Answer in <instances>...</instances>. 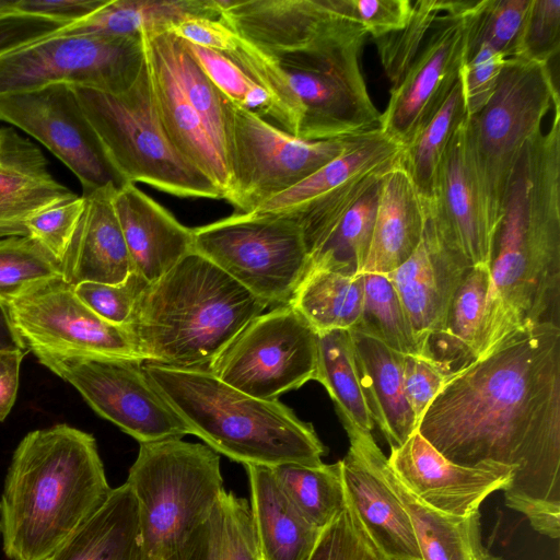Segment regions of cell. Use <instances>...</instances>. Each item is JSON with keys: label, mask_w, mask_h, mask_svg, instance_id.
Listing matches in <instances>:
<instances>
[{"label": "cell", "mask_w": 560, "mask_h": 560, "mask_svg": "<svg viewBox=\"0 0 560 560\" xmlns=\"http://www.w3.org/2000/svg\"><path fill=\"white\" fill-rule=\"evenodd\" d=\"M366 37L354 23L316 49L277 59L303 108L299 138L326 141L380 130L381 112L361 70Z\"/></svg>", "instance_id": "10"}, {"label": "cell", "mask_w": 560, "mask_h": 560, "mask_svg": "<svg viewBox=\"0 0 560 560\" xmlns=\"http://www.w3.org/2000/svg\"><path fill=\"white\" fill-rule=\"evenodd\" d=\"M183 42L187 51L223 95L233 104L271 120L270 98L234 61L222 52Z\"/></svg>", "instance_id": "46"}, {"label": "cell", "mask_w": 560, "mask_h": 560, "mask_svg": "<svg viewBox=\"0 0 560 560\" xmlns=\"http://www.w3.org/2000/svg\"><path fill=\"white\" fill-rule=\"evenodd\" d=\"M401 151L381 129L359 136L338 158L250 213H292L358 176L388 170L399 160Z\"/></svg>", "instance_id": "31"}, {"label": "cell", "mask_w": 560, "mask_h": 560, "mask_svg": "<svg viewBox=\"0 0 560 560\" xmlns=\"http://www.w3.org/2000/svg\"><path fill=\"white\" fill-rule=\"evenodd\" d=\"M107 186L85 197V210L61 262L62 279L73 285L83 281L120 283L133 271Z\"/></svg>", "instance_id": "25"}, {"label": "cell", "mask_w": 560, "mask_h": 560, "mask_svg": "<svg viewBox=\"0 0 560 560\" xmlns=\"http://www.w3.org/2000/svg\"><path fill=\"white\" fill-rule=\"evenodd\" d=\"M151 560L143 547L136 497L125 482L49 558Z\"/></svg>", "instance_id": "30"}, {"label": "cell", "mask_w": 560, "mask_h": 560, "mask_svg": "<svg viewBox=\"0 0 560 560\" xmlns=\"http://www.w3.org/2000/svg\"><path fill=\"white\" fill-rule=\"evenodd\" d=\"M417 431L462 466L514 469L505 504L538 533L560 520V326L521 329L456 372Z\"/></svg>", "instance_id": "1"}, {"label": "cell", "mask_w": 560, "mask_h": 560, "mask_svg": "<svg viewBox=\"0 0 560 560\" xmlns=\"http://www.w3.org/2000/svg\"><path fill=\"white\" fill-rule=\"evenodd\" d=\"M343 12L373 39L401 30L412 12L411 0H340Z\"/></svg>", "instance_id": "52"}, {"label": "cell", "mask_w": 560, "mask_h": 560, "mask_svg": "<svg viewBox=\"0 0 560 560\" xmlns=\"http://www.w3.org/2000/svg\"><path fill=\"white\" fill-rule=\"evenodd\" d=\"M388 464L401 482L431 509L452 517L479 513L483 501L506 489L512 467L486 464L462 466L444 457L418 431L392 448Z\"/></svg>", "instance_id": "20"}, {"label": "cell", "mask_w": 560, "mask_h": 560, "mask_svg": "<svg viewBox=\"0 0 560 560\" xmlns=\"http://www.w3.org/2000/svg\"><path fill=\"white\" fill-rule=\"evenodd\" d=\"M560 51V0H530L517 58L550 63Z\"/></svg>", "instance_id": "50"}, {"label": "cell", "mask_w": 560, "mask_h": 560, "mask_svg": "<svg viewBox=\"0 0 560 560\" xmlns=\"http://www.w3.org/2000/svg\"><path fill=\"white\" fill-rule=\"evenodd\" d=\"M474 560H504L500 556L492 555L483 545L477 550Z\"/></svg>", "instance_id": "59"}, {"label": "cell", "mask_w": 560, "mask_h": 560, "mask_svg": "<svg viewBox=\"0 0 560 560\" xmlns=\"http://www.w3.org/2000/svg\"><path fill=\"white\" fill-rule=\"evenodd\" d=\"M0 121L42 143L78 178L83 194L125 182L108 160L68 83L0 96Z\"/></svg>", "instance_id": "16"}, {"label": "cell", "mask_w": 560, "mask_h": 560, "mask_svg": "<svg viewBox=\"0 0 560 560\" xmlns=\"http://www.w3.org/2000/svg\"><path fill=\"white\" fill-rule=\"evenodd\" d=\"M452 376L423 355H404V389L417 429L425 409Z\"/></svg>", "instance_id": "53"}, {"label": "cell", "mask_w": 560, "mask_h": 560, "mask_svg": "<svg viewBox=\"0 0 560 560\" xmlns=\"http://www.w3.org/2000/svg\"><path fill=\"white\" fill-rule=\"evenodd\" d=\"M350 334L372 420L386 439L389 450L396 448L417 431L404 389L405 354L360 330L351 329Z\"/></svg>", "instance_id": "28"}, {"label": "cell", "mask_w": 560, "mask_h": 560, "mask_svg": "<svg viewBox=\"0 0 560 560\" xmlns=\"http://www.w3.org/2000/svg\"><path fill=\"white\" fill-rule=\"evenodd\" d=\"M94 436L68 424L28 432L15 448L1 503L11 560H46L106 501Z\"/></svg>", "instance_id": "3"}, {"label": "cell", "mask_w": 560, "mask_h": 560, "mask_svg": "<svg viewBox=\"0 0 560 560\" xmlns=\"http://www.w3.org/2000/svg\"><path fill=\"white\" fill-rule=\"evenodd\" d=\"M466 117L467 110L459 78L440 110L415 141L402 149L400 163L411 178L421 201L429 199L432 195L445 148Z\"/></svg>", "instance_id": "39"}, {"label": "cell", "mask_w": 560, "mask_h": 560, "mask_svg": "<svg viewBox=\"0 0 560 560\" xmlns=\"http://www.w3.org/2000/svg\"><path fill=\"white\" fill-rule=\"evenodd\" d=\"M0 311L18 348L35 357H112L143 361L128 325L112 324L90 310L62 278L35 283L0 299Z\"/></svg>", "instance_id": "11"}, {"label": "cell", "mask_w": 560, "mask_h": 560, "mask_svg": "<svg viewBox=\"0 0 560 560\" xmlns=\"http://www.w3.org/2000/svg\"><path fill=\"white\" fill-rule=\"evenodd\" d=\"M168 32L187 43L222 54L232 51L240 38L220 18H186L172 25Z\"/></svg>", "instance_id": "55"}, {"label": "cell", "mask_w": 560, "mask_h": 560, "mask_svg": "<svg viewBox=\"0 0 560 560\" xmlns=\"http://www.w3.org/2000/svg\"><path fill=\"white\" fill-rule=\"evenodd\" d=\"M271 469L294 505L317 527H327L345 509L339 460L319 466L284 464Z\"/></svg>", "instance_id": "38"}, {"label": "cell", "mask_w": 560, "mask_h": 560, "mask_svg": "<svg viewBox=\"0 0 560 560\" xmlns=\"http://www.w3.org/2000/svg\"><path fill=\"white\" fill-rule=\"evenodd\" d=\"M14 235H26L24 224L0 222V238Z\"/></svg>", "instance_id": "58"}, {"label": "cell", "mask_w": 560, "mask_h": 560, "mask_svg": "<svg viewBox=\"0 0 560 560\" xmlns=\"http://www.w3.org/2000/svg\"><path fill=\"white\" fill-rule=\"evenodd\" d=\"M267 307L213 262L191 252L147 285L128 326L143 361L209 370Z\"/></svg>", "instance_id": "4"}, {"label": "cell", "mask_w": 560, "mask_h": 560, "mask_svg": "<svg viewBox=\"0 0 560 560\" xmlns=\"http://www.w3.org/2000/svg\"><path fill=\"white\" fill-rule=\"evenodd\" d=\"M192 250L268 306L289 304L308 268V254L290 213H238L192 229Z\"/></svg>", "instance_id": "9"}, {"label": "cell", "mask_w": 560, "mask_h": 560, "mask_svg": "<svg viewBox=\"0 0 560 560\" xmlns=\"http://www.w3.org/2000/svg\"><path fill=\"white\" fill-rule=\"evenodd\" d=\"M362 301V273L308 269L289 304L320 334L355 328Z\"/></svg>", "instance_id": "35"}, {"label": "cell", "mask_w": 560, "mask_h": 560, "mask_svg": "<svg viewBox=\"0 0 560 560\" xmlns=\"http://www.w3.org/2000/svg\"><path fill=\"white\" fill-rule=\"evenodd\" d=\"M489 272L477 358L521 329L560 326V110L515 165Z\"/></svg>", "instance_id": "2"}, {"label": "cell", "mask_w": 560, "mask_h": 560, "mask_svg": "<svg viewBox=\"0 0 560 560\" xmlns=\"http://www.w3.org/2000/svg\"><path fill=\"white\" fill-rule=\"evenodd\" d=\"M156 34L183 94L226 159L233 103L213 85L180 38L168 31Z\"/></svg>", "instance_id": "37"}, {"label": "cell", "mask_w": 560, "mask_h": 560, "mask_svg": "<svg viewBox=\"0 0 560 560\" xmlns=\"http://www.w3.org/2000/svg\"><path fill=\"white\" fill-rule=\"evenodd\" d=\"M158 389L192 435L230 459L275 468L319 466L326 453L313 425L278 399L245 394L208 370H184L143 361Z\"/></svg>", "instance_id": "5"}, {"label": "cell", "mask_w": 560, "mask_h": 560, "mask_svg": "<svg viewBox=\"0 0 560 560\" xmlns=\"http://www.w3.org/2000/svg\"><path fill=\"white\" fill-rule=\"evenodd\" d=\"M315 381L328 392L346 432H372L374 422L360 383L350 330L318 334Z\"/></svg>", "instance_id": "36"}, {"label": "cell", "mask_w": 560, "mask_h": 560, "mask_svg": "<svg viewBox=\"0 0 560 560\" xmlns=\"http://www.w3.org/2000/svg\"><path fill=\"white\" fill-rule=\"evenodd\" d=\"M220 14L218 0H107L90 16L58 32L67 35L140 36L143 32L168 31L186 18L219 19Z\"/></svg>", "instance_id": "33"}, {"label": "cell", "mask_w": 560, "mask_h": 560, "mask_svg": "<svg viewBox=\"0 0 560 560\" xmlns=\"http://www.w3.org/2000/svg\"><path fill=\"white\" fill-rule=\"evenodd\" d=\"M465 120L445 148L432 195L420 201L425 224L447 248L470 267L489 266L500 224L491 215L478 186Z\"/></svg>", "instance_id": "18"}, {"label": "cell", "mask_w": 560, "mask_h": 560, "mask_svg": "<svg viewBox=\"0 0 560 560\" xmlns=\"http://www.w3.org/2000/svg\"><path fill=\"white\" fill-rule=\"evenodd\" d=\"M350 446L339 460L345 497L383 560H423L412 525L386 483L384 454L372 432H347Z\"/></svg>", "instance_id": "21"}, {"label": "cell", "mask_w": 560, "mask_h": 560, "mask_svg": "<svg viewBox=\"0 0 560 560\" xmlns=\"http://www.w3.org/2000/svg\"><path fill=\"white\" fill-rule=\"evenodd\" d=\"M26 353L18 347L0 348V421L8 417L16 400L20 368Z\"/></svg>", "instance_id": "57"}, {"label": "cell", "mask_w": 560, "mask_h": 560, "mask_svg": "<svg viewBox=\"0 0 560 560\" xmlns=\"http://www.w3.org/2000/svg\"><path fill=\"white\" fill-rule=\"evenodd\" d=\"M126 482L151 560H174L224 491L219 454L182 439L140 443Z\"/></svg>", "instance_id": "6"}, {"label": "cell", "mask_w": 560, "mask_h": 560, "mask_svg": "<svg viewBox=\"0 0 560 560\" xmlns=\"http://www.w3.org/2000/svg\"><path fill=\"white\" fill-rule=\"evenodd\" d=\"M140 35L155 110L167 138L191 165L222 191L224 199L230 183L225 156L183 94L156 32Z\"/></svg>", "instance_id": "23"}, {"label": "cell", "mask_w": 560, "mask_h": 560, "mask_svg": "<svg viewBox=\"0 0 560 560\" xmlns=\"http://www.w3.org/2000/svg\"><path fill=\"white\" fill-rule=\"evenodd\" d=\"M107 0H0V15L22 14L72 24L101 9Z\"/></svg>", "instance_id": "54"}, {"label": "cell", "mask_w": 560, "mask_h": 560, "mask_svg": "<svg viewBox=\"0 0 560 560\" xmlns=\"http://www.w3.org/2000/svg\"><path fill=\"white\" fill-rule=\"evenodd\" d=\"M224 55L268 95L275 125L298 137L303 108L280 62L241 37L236 47Z\"/></svg>", "instance_id": "43"}, {"label": "cell", "mask_w": 560, "mask_h": 560, "mask_svg": "<svg viewBox=\"0 0 560 560\" xmlns=\"http://www.w3.org/2000/svg\"><path fill=\"white\" fill-rule=\"evenodd\" d=\"M112 165L125 183L177 197L223 199L222 191L171 143L158 117L144 65L126 91L72 85Z\"/></svg>", "instance_id": "7"}, {"label": "cell", "mask_w": 560, "mask_h": 560, "mask_svg": "<svg viewBox=\"0 0 560 560\" xmlns=\"http://www.w3.org/2000/svg\"><path fill=\"white\" fill-rule=\"evenodd\" d=\"M530 0H481L472 15L467 50L486 44L505 59L518 56Z\"/></svg>", "instance_id": "44"}, {"label": "cell", "mask_w": 560, "mask_h": 560, "mask_svg": "<svg viewBox=\"0 0 560 560\" xmlns=\"http://www.w3.org/2000/svg\"><path fill=\"white\" fill-rule=\"evenodd\" d=\"M220 19L276 59L318 48L351 24L340 0H218Z\"/></svg>", "instance_id": "19"}, {"label": "cell", "mask_w": 560, "mask_h": 560, "mask_svg": "<svg viewBox=\"0 0 560 560\" xmlns=\"http://www.w3.org/2000/svg\"><path fill=\"white\" fill-rule=\"evenodd\" d=\"M46 560H50V559H46Z\"/></svg>", "instance_id": "61"}, {"label": "cell", "mask_w": 560, "mask_h": 560, "mask_svg": "<svg viewBox=\"0 0 560 560\" xmlns=\"http://www.w3.org/2000/svg\"><path fill=\"white\" fill-rule=\"evenodd\" d=\"M560 109L549 63L506 59L487 104L467 116V147L485 202L500 224L512 173L525 145L541 131L550 108Z\"/></svg>", "instance_id": "8"}, {"label": "cell", "mask_w": 560, "mask_h": 560, "mask_svg": "<svg viewBox=\"0 0 560 560\" xmlns=\"http://www.w3.org/2000/svg\"><path fill=\"white\" fill-rule=\"evenodd\" d=\"M505 58L486 44L467 50L460 70V84L467 116L480 110L493 94Z\"/></svg>", "instance_id": "51"}, {"label": "cell", "mask_w": 560, "mask_h": 560, "mask_svg": "<svg viewBox=\"0 0 560 560\" xmlns=\"http://www.w3.org/2000/svg\"><path fill=\"white\" fill-rule=\"evenodd\" d=\"M149 282L132 271L125 281L116 284L83 281L74 285L78 298L103 319L128 325L136 303Z\"/></svg>", "instance_id": "48"}, {"label": "cell", "mask_w": 560, "mask_h": 560, "mask_svg": "<svg viewBox=\"0 0 560 560\" xmlns=\"http://www.w3.org/2000/svg\"><path fill=\"white\" fill-rule=\"evenodd\" d=\"M423 230V208L399 158L378 183L373 233L361 273L387 275L397 269L416 250Z\"/></svg>", "instance_id": "26"}, {"label": "cell", "mask_w": 560, "mask_h": 560, "mask_svg": "<svg viewBox=\"0 0 560 560\" xmlns=\"http://www.w3.org/2000/svg\"><path fill=\"white\" fill-rule=\"evenodd\" d=\"M489 281L488 265L474 266L466 272L443 330L427 342L420 354L451 375L477 358Z\"/></svg>", "instance_id": "32"}, {"label": "cell", "mask_w": 560, "mask_h": 560, "mask_svg": "<svg viewBox=\"0 0 560 560\" xmlns=\"http://www.w3.org/2000/svg\"><path fill=\"white\" fill-rule=\"evenodd\" d=\"M261 560H310L323 530L291 501L269 467L244 466Z\"/></svg>", "instance_id": "27"}, {"label": "cell", "mask_w": 560, "mask_h": 560, "mask_svg": "<svg viewBox=\"0 0 560 560\" xmlns=\"http://www.w3.org/2000/svg\"><path fill=\"white\" fill-rule=\"evenodd\" d=\"M174 560H261L248 501L224 490Z\"/></svg>", "instance_id": "34"}, {"label": "cell", "mask_w": 560, "mask_h": 560, "mask_svg": "<svg viewBox=\"0 0 560 560\" xmlns=\"http://www.w3.org/2000/svg\"><path fill=\"white\" fill-rule=\"evenodd\" d=\"M113 205L133 271L152 283L192 250V229L133 183L115 188Z\"/></svg>", "instance_id": "24"}, {"label": "cell", "mask_w": 560, "mask_h": 560, "mask_svg": "<svg viewBox=\"0 0 560 560\" xmlns=\"http://www.w3.org/2000/svg\"><path fill=\"white\" fill-rule=\"evenodd\" d=\"M480 3L442 15L402 79L390 88L380 129L402 149L415 141L459 81L472 15Z\"/></svg>", "instance_id": "17"}, {"label": "cell", "mask_w": 560, "mask_h": 560, "mask_svg": "<svg viewBox=\"0 0 560 560\" xmlns=\"http://www.w3.org/2000/svg\"><path fill=\"white\" fill-rule=\"evenodd\" d=\"M69 24L39 16L0 15V55L49 36Z\"/></svg>", "instance_id": "56"}, {"label": "cell", "mask_w": 560, "mask_h": 560, "mask_svg": "<svg viewBox=\"0 0 560 560\" xmlns=\"http://www.w3.org/2000/svg\"><path fill=\"white\" fill-rule=\"evenodd\" d=\"M470 268L424 222L416 250L385 275L401 301L420 354L427 342L443 330L453 298Z\"/></svg>", "instance_id": "22"}, {"label": "cell", "mask_w": 560, "mask_h": 560, "mask_svg": "<svg viewBox=\"0 0 560 560\" xmlns=\"http://www.w3.org/2000/svg\"><path fill=\"white\" fill-rule=\"evenodd\" d=\"M84 210L85 197L72 192L27 218L26 235L61 265Z\"/></svg>", "instance_id": "47"}, {"label": "cell", "mask_w": 560, "mask_h": 560, "mask_svg": "<svg viewBox=\"0 0 560 560\" xmlns=\"http://www.w3.org/2000/svg\"><path fill=\"white\" fill-rule=\"evenodd\" d=\"M310 560H383L346 500L341 513L323 530Z\"/></svg>", "instance_id": "49"}, {"label": "cell", "mask_w": 560, "mask_h": 560, "mask_svg": "<svg viewBox=\"0 0 560 560\" xmlns=\"http://www.w3.org/2000/svg\"><path fill=\"white\" fill-rule=\"evenodd\" d=\"M472 4L474 0L412 1L410 19L401 30L373 39L390 88L402 79L440 18L451 12L467 11Z\"/></svg>", "instance_id": "41"}, {"label": "cell", "mask_w": 560, "mask_h": 560, "mask_svg": "<svg viewBox=\"0 0 560 560\" xmlns=\"http://www.w3.org/2000/svg\"><path fill=\"white\" fill-rule=\"evenodd\" d=\"M70 383L101 417L139 443L191 434L143 369V361L112 357L38 355Z\"/></svg>", "instance_id": "15"}, {"label": "cell", "mask_w": 560, "mask_h": 560, "mask_svg": "<svg viewBox=\"0 0 560 560\" xmlns=\"http://www.w3.org/2000/svg\"><path fill=\"white\" fill-rule=\"evenodd\" d=\"M0 535H1V503H0Z\"/></svg>", "instance_id": "60"}, {"label": "cell", "mask_w": 560, "mask_h": 560, "mask_svg": "<svg viewBox=\"0 0 560 560\" xmlns=\"http://www.w3.org/2000/svg\"><path fill=\"white\" fill-rule=\"evenodd\" d=\"M363 275V301L357 330L402 354H420L401 301L385 275Z\"/></svg>", "instance_id": "42"}, {"label": "cell", "mask_w": 560, "mask_h": 560, "mask_svg": "<svg viewBox=\"0 0 560 560\" xmlns=\"http://www.w3.org/2000/svg\"><path fill=\"white\" fill-rule=\"evenodd\" d=\"M317 352L316 330L284 304L255 317L208 371L245 394L273 400L315 381Z\"/></svg>", "instance_id": "14"}, {"label": "cell", "mask_w": 560, "mask_h": 560, "mask_svg": "<svg viewBox=\"0 0 560 560\" xmlns=\"http://www.w3.org/2000/svg\"><path fill=\"white\" fill-rule=\"evenodd\" d=\"M71 194L51 175L33 141L13 127H0V222L24 224L32 214Z\"/></svg>", "instance_id": "29"}, {"label": "cell", "mask_w": 560, "mask_h": 560, "mask_svg": "<svg viewBox=\"0 0 560 560\" xmlns=\"http://www.w3.org/2000/svg\"><path fill=\"white\" fill-rule=\"evenodd\" d=\"M55 278H62L60 265L31 237L0 238V299Z\"/></svg>", "instance_id": "45"}, {"label": "cell", "mask_w": 560, "mask_h": 560, "mask_svg": "<svg viewBox=\"0 0 560 560\" xmlns=\"http://www.w3.org/2000/svg\"><path fill=\"white\" fill-rule=\"evenodd\" d=\"M377 192L378 184L346 213L330 237L308 255L307 270L361 275L371 244Z\"/></svg>", "instance_id": "40"}, {"label": "cell", "mask_w": 560, "mask_h": 560, "mask_svg": "<svg viewBox=\"0 0 560 560\" xmlns=\"http://www.w3.org/2000/svg\"><path fill=\"white\" fill-rule=\"evenodd\" d=\"M143 65L141 35L56 32L0 55V96L60 82L120 93Z\"/></svg>", "instance_id": "13"}, {"label": "cell", "mask_w": 560, "mask_h": 560, "mask_svg": "<svg viewBox=\"0 0 560 560\" xmlns=\"http://www.w3.org/2000/svg\"><path fill=\"white\" fill-rule=\"evenodd\" d=\"M308 141L235 104L226 143L230 175L224 197L250 213L342 154L358 138Z\"/></svg>", "instance_id": "12"}]
</instances>
